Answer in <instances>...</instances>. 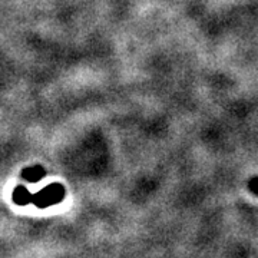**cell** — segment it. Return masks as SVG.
<instances>
[{
	"mask_svg": "<svg viewBox=\"0 0 258 258\" xmlns=\"http://www.w3.org/2000/svg\"><path fill=\"white\" fill-rule=\"evenodd\" d=\"M64 197V188L60 184H52L45 186L42 191L32 195V203L37 208H46L53 204L60 203Z\"/></svg>",
	"mask_w": 258,
	"mask_h": 258,
	"instance_id": "obj_1",
	"label": "cell"
},
{
	"mask_svg": "<svg viewBox=\"0 0 258 258\" xmlns=\"http://www.w3.org/2000/svg\"><path fill=\"white\" fill-rule=\"evenodd\" d=\"M45 176V169L42 166H30L22 171V178L29 182H37Z\"/></svg>",
	"mask_w": 258,
	"mask_h": 258,
	"instance_id": "obj_2",
	"label": "cell"
},
{
	"mask_svg": "<svg viewBox=\"0 0 258 258\" xmlns=\"http://www.w3.org/2000/svg\"><path fill=\"white\" fill-rule=\"evenodd\" d=\"M13 201L18 205H28L29 203H32V194L25 186H18L13 191Z\"/></svg>",
	"mask_w": 258,
	"mask_h": 258,
	"instance_id": "obj_3",
	"label": "cell"
}]
</instances>
